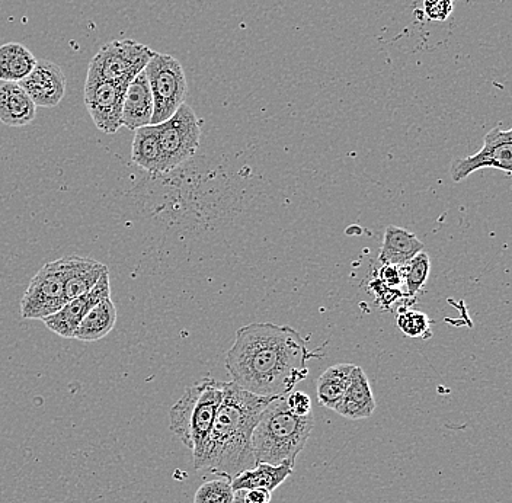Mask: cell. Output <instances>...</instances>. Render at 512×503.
<instances>
[{
    "instance_id": "1",
    "label": "cell",
    "mask_w": 512,
    "mask_h": 503,
    "mask_svg": "<svg viewBox=\"0 0 512 503\" xmlns=\"http://www.w3.org/2000/svg\"><path fill=\"white\" fill-rule=\"evenodd\" d=\"M315 357L296 329L255 322L236 332L224 362L233 383L242 389L258 396L283 397L307 377V362Z\"/></svg>"
},
{
    "instance_id": "2",
    "label": "cell",
    "mask_w": 512,
    "mask_h": 503,
    "mask_svg": "<svg viewBox=\"0 0 512 503\" xmlns=\"http://www.w3.org/2000/svg\"><path fill=\"white\" fill-rule=\"evenodd\" d=\"M277 397L258 396L229 381L224 383L222 403L208 435L197 470L233 479L256 466L252 434L259 416Z\"/></svg>"
},
{
    "instance_id": "3",
    "label": "cell",
    "mask_w": 512,
    "mask_h": 503,
    "mask_svg": "<svg viewBox=\"0 0 512 503\" xmlns=\"http://www.w3.org/2000/svg\"><path fill=\"white\" fill-rule=\"evenodd\" d=\"M315 426L312 413L297 416L287 408L286 400L277 397L259 416L252 434L256 463L272 466L296 464Z\"/></svg>"
},
{
    "instance_id": "4",
    "label": "cell",
    "mask_w": 512,
    "mask_h": 503,
    "mask_svg": "<svg viewBox=\"0 0 512 503\" xmlns=\"http://www.w3.org/2000/svg\"><path fill=\"white\" fill-rule=\"evenodd\" d=\"M223 381L203 378L185 390L169 412V425L176 437L190 448L194 463L203 454L223 397Z\"/></svg>"
},
{
    "instance_id": "5",
    "label": "cell",
    "mask_w": 512,
    "mask_h": 503,
    "mask_svg": "<svg viewBox=\"0 0 512 503\" xmlns=\"http://www.w3.org/2000/svg\"><path fill=\"white\" fill-rule=\"evenodd\" d=\"M143 72L152 91L155 105L152 124L156 126L171 118L185 104L188 92L187 76L184 67L174 56L156 51Z\"/></svg>"
},
{
    "instance_id": "6",
    "label": "cell",
    "mask_w": 512,
    "mask_h": 503,
    "mask_svg": "<svg viewBox=\"0 0 512 503\" xmlns=\"http://www.w3.org/2000/svg\"><path fill=\"white\" fill-rule=\"evenodd\" d=\"M155 51L134 40H115L99 48L88 67V76L128 86L143 72Z\"/></svg>"
},
{
    "instance_id": "7",
    "label": "cell",
    "mask_w": 512,
    "mask_h": 503,
    "mask_svg": "<svg viewBox=\"0 0 512 503\" xmlns=\"http://www.w3.org/2000/svg\"><path fill=\"white\" fill-rule=\"evenodd\" d=\"M156 128L162 150L163 173L174 171L197 153L201 126L190 105H181L171 118L156 124Z\"/></svg>"
},
{
    "instance_id": "8",
    "label": "cell",
    "mask_w": 512,
    "mask_h": 503,
    "mask_svg": "<svg viewBox=\"0 0 512 503\" xmlns=\"http://www.w3.org/2000/svg\"><path fill=\"white\" fill-rule=\"evenodd\" d=\"M59 259L38 269L22 297L19 309L24 319L44 320L66 304Z\"/></svg>"
},
{
    "instance_id": "9",
    "label": "cell",
    "mask_w": 512,
    "mask_h": 503,
    "mask_svg": "<svg viewBox=\"0 0 512 503\" xmlns=\"http://www.w3.org/2000/svg\"><path fill=\"white\" fill-rule=\"evenodd\" d=\"M492 168L505 173L512 172V131L496 126L485 136L482 149L469 158L451 163L450 175L459 184L480 169Z\"/></svg>"
},
{
    "instance_id": "10",
    "label": "cell",
    "mask_w": 512,
    "mask_h": 503,
    "mask_svg": "<svg viewBox=\"0 0 512 503\" xmlns=\"http://www.w3.org/2000/svg\"><path fill=\"white\" fill-rule=\"evenodd\" d=\"M127 86L86 76L85 105L98 130L115 134L121 127L124 95Z\"/></svg>"
},
{
    "instance_id": "11",
    "label": "cell",
    "mask_w": 512,
    "mask_h": 503,
    "mask_svg": "<svg viewBox=\"0 0 512 503\" xmlns=\"http://www.w3.org/2000/svg\"><path fill=\"white\" fill-rule=\"evenodd\" d=\"M111 297V281L110 272L102 275L98 283L89 293L83 294L78 299L67 301L66 304L54 313V315L46 317L43 320L44 325L56 335L62 336L64 339H75V332L79 323L82 322L86 313L98 304L99 301L110 299Z\"/></svg>"
},
{
    "instance_id": "12",
    "label": "cell",
    "mask_w": 512,
    "mask_h": 503,
    "mask_svg": "<svg viewBox=\"0 0 512 503\" xmlns=\"http://www.w3.org/2000/svg\"><path fill=\"white\" fill-rule=\"evenodd\" d=\"M32 102L38 107L54 108L66 94V75L59 64L48 60H37L30 75L19 82Z\"/></svg>"
},
{
    "instance_id": "13",
    "label": "cell",
    "mask_w": 512,
    "mask_h": 503,
    "mask_svg": "<svg viewBox=\"0 0 512 503\" xmlns=\"http://www.w3.org/2000/svg\"><path fill=\"white\" fill-rule=\"evenodd\" d=\"M64 284V297L72 301L89 293L102 275L107 274V265L85 256L69 255L59 259Z\"/></svg>"
},
{
    "instance_id": "14",
    "label": "cell",
    "mask_w": 512,
    "mask_h": 503,
    "mask_svg": "<svg viewBox=\"0 0 512 503\" xmlns=\"http://www.w3.org/2000/svg\"><path fill=\"white\" fill-rule=\"evenodd\" d=\"M334 410L342 418L351 419V421H360L373 415L376 410V399L363 368L355 365L347 390Z\"/></svg>"
},
{
    "instance_id": "15",
    "label": "cell",
    "mask_w": 512,
    "mask_h": 503,
    "mask_svg": "<svg viewBox=\"0 0 512 503\" xmlns=\"http://www.w3.org/2000/svg\"><path fill=\"white\" fill-rule=\"evenodd\" d=\"M153 111H155V105H153L149 80L142 72L131 80L130 85L127 86L126 95H124L121 126L127 127L131 131L150 126Z\"/></svg>"
},
{
    "instance_id": "16",
    "label": "cell",
    "mask_w": 512,
    "mask_h": 503,
    "mask_svg": "<svg viewBox=\"0 0 512 503\" xmlns=\"http://www.w3.org/2000/svg\"><path fill=\"white\" fill-rule=\"evenodd\" d=\"M37 117V105L19 83L0 86V123L8 127H25Z\"/></svg>"
},
{
    "instance_id": "17",
    "label": "cell",
    "mask_w": 512,
    "mask_h": 503,
    "mask_svg": "<svg viewBox=\"0 0 512 503\" xmlns=\"http://www.w3.org/2000/svg\"><path fill=\"white\" fill-rule=\"evenodd\" d=\"M424 251V243L406 229L389 226L384 230L383 245L379 262L382 265L405 267L419 252Z\"/></svg>"
},
{
    "instance_id": "18",
    "label": "cell",
    "mask_w": 512,
    "mask_h": 503,
    "mask_svg": "<svg viewBox=\"0 0 512 503\" xmlns=\"http://www.w3.org/2000/svg\"><path fill=\"white\" fill-rule=\"evenodd\" d=\"M294 472V466L290 464H280V466H272L267 463H256L254 469L245 470L232 479L233 490H251L265 489L268 492H274L280 488Z\"/></svg>"
},
{
    "instance_id": "19",
    "label": "cell",
    "mask_w": 512,
    "mask_h": 503,
    "mask_svg": "<svg viewBox=\"0 0 512 503\" xmlns=\"http://www.w3.org/2000/svg\"><path fill=\"white\" fill-rule=\"evenodd\" d=\"M117 325V307L114 301L105 299L95 304L82 322L79 323L75 332V339L82 342L101 341Z\"/></svg>"
},
{
    "instance_id": "20",
    "label": "cell",
    "mask_w": 512,
    "mask_h": 503,
    "mask_svg": "<svg viewBox=\"0 0 512 503\" xmlns=\"http://www.w3.org/2000/svg\"><path fill=\"white\" fill-rule=\"evenodd\" d=\"M131 160L137 166L152 175H160L162 169V150H160L158 128L150 126L140 127L134 131L133 144H131Z\"/></svg>"
},
{
    "instance_id": "21",
    "label": "cell",
    "mask_w": 512,
    "mask_h": 503,
    "mask_svg": "<svg viewBox=\"0 0 512 503\" xmlns=\"http://www.w3.org/2000/svg\"><path fill=\"white\" fill-rule=\"evenodd\" d=\"M37 64L34 54L19 43L0 46V80L3 83H19L30 75Z\"/></svg>"
},
{
    "instance_id": "22",
    "label": "cell",
    "mask_w": 512,
    "mask_h": 503,
    "mask_svg": "<svg viewBox=\"0 0 512 503\" xmlns=\"http://www.w3.org/2000/svg\"><path fill=\"white\" fill-rule=\"evenodd\" d=\"M354 367V364L332 365L318 378L316 392H318V400L323 408L334 410L336 405L341 402L348 383H350Z\"/></svg>"
},
{
    "instance_id": "23",
    "label": "cell",
    "mask_w": 512,
    "mask_h": 503,
    "mask_svg": "<svg viewBox=\"0 0 512 503\" xmlns=\"http://www.w3.org/2000/svg\"><path fill=\"white\" fill-rule=\"evenodd\" d=\"M430 256L425 252H419L414 259L403 267V283L406 287V296L414 299L416 294L422 290L430 275Z\"/></svg>"
},
{
    "instance_id": "24",
    "label": "cell",
    "mask_w": 512,
    "mask_h": 503,
    "mask_svg": "<svg viewBox=\"0 0 512 503\" xmlns=\"http://www.w3.org/2000/svg\"><path fill=\"white\" fill-rule=\"evenodd\" d=\"M235 490L232 479L220 476L219 479L203 483L195 492L194 503H232Z\"/></svg>"
},
{
    "instance_id": "25",
    "label": "cell",
    "mask_w": 512,
    "mask_h": 503,
    "mask_svg": "<svg viewBox=\"0 0 512 503\" xmlns=\"http://www.w3.org/2000/svg\"><path fill=\"white\" fill-rule=\"evenodd\" d=\"M398 328L409 338L428 339L432 336L430 317L418 310H400Z\"/></svg>"
},
{
    "instance_id": "26",
    "label": "cell",
    "mask_w": 512,
    "mask_h": 503,
    "mask_svg": "<svg viewBox=\"0 0 512 503\" xmlns=\"http://www.w3.org/2000/svg\"><path fill=\"white\" fill-rule=\"evenodd\" d=\"M287 408L297 416H307L312 413V399L309 394L300 392V390H291L284 396Z\"/></svg>"
},
{
    "instance_id": "27",
    "label": "cell",
    "mask_w": 512,
    "mask_h": 503,
    "mask_svg": "<svg viewBox=\"0 0 512 503\" xmlns=\"http://www.w3.org/2000/svg\"><path fill=\"white\" fill-rule=\"evenodd\" d=\"M370 287L371 291H373L374 297H376L377 301L382 303L384 309H389L396 300H399L400 297L406 296L403 294L399 288H392L389 285L382 283L379 278H374L373 283H371Z\"/></svg>"
},
{
    "instance_id": "28",
    "label": "cell",
    "mask_w": 512,
    "mask_h": 503,
    "mask_svg": "<svg viewBox=\"0 0 512 503\" xmlns=\"http://www.w3.org/2000/svg\"><path fill=\"white\" fill-rule=\"evenodd\" d=\"M454 9V0H424V11L431 21H446Z\"/></svg>"
},
{
    "instance_id": "29",
    "label": "cell",
    "mask_w": 512,
    "mask_h": 503,
    "mask_svg": "<svg viewBox=\"0 0 512 503\" xmlns=\"http://www.w3.org/2000/svg\"><path fill=\"white\" fill-rule=\"evenodd\" d=\"M382 283L392 288H399L403 283V267H395V265H382L377 274Z\"/></svg>"
},
{
    "instance_id": "30",
    "label": "cell",
    "mask_w": 512,
    "mask_h": 503,
    "mask_svg": "<svg viewBox=\"0 0 512 503\" xmlns=\"http://www.w3.org/2000/svg\"><path fill=\"white\" fill-rule=\"evenodd\" d=\"M243 502L245 503H270L271 492L265 489H251L243 492Z\"/></svg>"
},
{
    "instance_id": "31",
    "label": "cell",
    "mask_w": 512,
    "mask_h": 503,
    "mask_svg": "<svg viewBox=\"0 0 512 503\" xmlns=\"http://www.w3.org/2000/svg\"><path fill=\"white\" fill-rule=\"evenodd\" d=\"M243 492H245V490H236L235 499H233L232 503H245L243 502Z\"/></svg>"
}]
</instances>
